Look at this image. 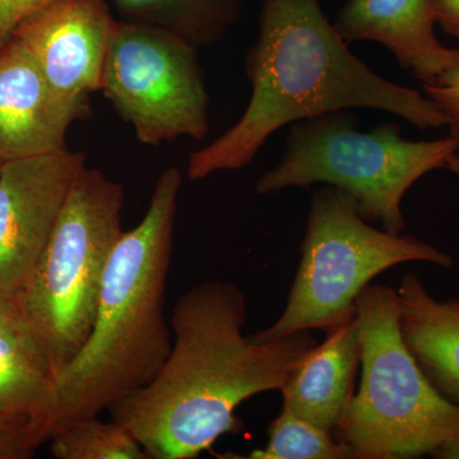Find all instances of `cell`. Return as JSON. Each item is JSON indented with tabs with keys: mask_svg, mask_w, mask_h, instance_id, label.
Listing matches in <instances>:
<instances>
[{
	"mask_svg": "<svg viewBox=\"0 0 459 459\" xmlns=\"http://www.w3.org/2000/svg\"><path fill=\"white\" fill-rule=\"evenodd\" d=\"M84 166L83 153L68 148L2 165L0 291L16 295L25 286Z\"/></svg>",
	"mask_w": 459,
	"mask_h": 459,
	"instance_id": "cell-9",
	"label": "cell"
},
{
	"mask_svg": "<svg viewBox=\"0 0 459 459\" xmlns=\"http://www.w3.org/2000/svg\"><path fill=\"white\" fill-rule=\"evenodd\" d=\"M246 71L249 104L231 128L192 152L186 169L192 181L241 170L273 133L332 111L371 108L419 129L446 126L424 92L386 80L352 54L319 0H263Z\"/></svg>",
	"mask_w": 459,
	"mask_h": 459,
	"instance_id": "cell-2",
	"label": "cell"
},
{
	"mask_svg": "<svg viewBox=\"0 0 459 459\" xmlns=\"http://www.w3.org/2000/svg\"><path fill=\"white\" fill-rule=\"evenodd\" d=\"M361 379L334 437L358 459L430 455L459 437V404L435 389L402 337L397 290L370 285L356 300Z\"/></svg>",
	"mask_w": 459,
	"mask_h": 459,
	"instance_id": "cell-5",
	"label": "cell"
},
{
	"mask_svg": "<svg viewBox=\"0 0 459 459\" xmlns=\"http://www.w3.org/2000/svg\"><path fill=\"white\" fill-rule=\"evenodd\" d=\"M54 0H0V47L11 40L16 27Z\"/></svg>",
	"mask_w": 459,
	"mask_h": 459,
	"instance_id": "cell-21",
	"label": "cell"
},
{
	"mask_svg": "<svg viewBox=\"0 0 459 459\" xmlns=\"http://www.w3.org/2000/svg\"><path fill=\"white\" fill-rule=\"evenodd\" d=\"M404 343L440 394L459 404V299L437 300L415 274L397 289Z\"/></svg>",
	"mask_w": 459,
	"mask_h": 459,
	"instance_id": "cell-14",
	"label": "cell"
},
{
	"mask_svg": "<svg viewBox=\"0 0 459 459\" xmlns=\"http://www.w3.org/2000/svg\"><path fill=\"white\" fill-rule=\"evenodd\" d=\"M449 171H452L453 174L459 179V151L455 153V155L451 156V159L446 162V168Z\"/></svg>",
	"mask_w": 459,
	"mask_h": 459,
	"instance_id": "cell-24",
	"label": "cell"
},
{
	"mask_svg": "<svg viewBox=\"0 0 459 459\" xmlns=\"http://www.w3.org/2000/svg\"><path fill=\"white\" fill-rule=\"evenodd\" d=\"M421 87L442 111L452 137L459 142V66Z\"/></svg>",
	"mask_w": 459,
	"mask_h": 459,
	"instance_id": "cell-20",
	"label": "cell"
},
{
	"mask_svg": "<svg viewBox=\"0 0 459 459\" xmlns=\"http://www.w3.org/2000/svg\"><path fill=\"white\" fill-rule=\"evenodd\" d=\"M40 446L31 419L0 415V459H29Z\"/></svg>",
	"mask_w": 459,
	"mask_h": 459,
	"instance_id": "cell-19",
	"label": "cell"
},
{
	"mask_svg": "<svg viewBox=\"0 0 459 459\" xmlns=\"http://www.w3.org/2000/svg\"><path fill=\"white\" fill-rule=\"evenodd\" d=\"M281 389L282 410L333 434L355 394L361 362L360 327L356 316L328 329Z\"/></svg>",
	"mask_w": 459,
	"mask_h": 459,
	"instance_id": "cell-13",
	"label": "cell"
},
{
	"mask_svg": "<svg viewBox=\"0 0 459 459\" xmlns=\"http://www.w3.org/2000/svg\"><path fill=\"white\" fill-rule=\"evenodd\" d=\"M268 443L250 459H358L351 446L307 420L282 410L267 429Z\"/></svg>",
	"mask_w": 459,
	"mask_h": 459,
	"instance_id": "cell-18",
	"label": "cell"
},
{
	"mask_svg": "<svg viewBox=\"0 0 459 459\" xmlns=\"http://www.w3.org/2000/svg\"><path fill=\"white\" fill-rule=\"evenodd\" d=\"M247 299L230 281H207L180 296L164 367L150 385L111 407L150 459H195L238 434L243 402L281 391L316 346L312 331L256 342L244 336Z\"/></svg>",
	"mask_w": 459,
	"mask_h": 459,
	"instance_id": "cell-1",
	"label": "cell"
},
{
	"mask_svg": "<svg viewBox=\"0 0 459 459\" xmlns=\"http://www.w3.org/2000/svg\"><path fill=\"white\" fill-rule=\"evenodd\" d=\"M459 142L452 137L411 141L400 124L380 123L359 129L350 110L332 111L290 126L279 164L261 175L259 195H276L316 184L351 195L368 222L402 234L406 220L402 202L411 186L434 170L446 169Z\"/></svg>",
	"mask_w": 459,
	"mask_h": 459,
	"instance_id": "cell-4",
	"label": "cell"
},
{
	"mask_svg": "<svg viewBox=\"0 0 459 459\" xmlns=\"http://www.w3.org/2000/svg\"><path fill=\"white\" fill-rule=\"evenodd\" d=\"M49 443L57 459H150L128 428L117 420L102 421L99 415L69 422Z\"/></svg>",
	"mask_w": 459,
	"mask_h": 459,
	"instance_id": "cell-17",
	"label": "cell"
},
{
	"mask_svg": "<svg viewBox=\"0 0 459 459\" xmlns=\"http://www.w3.org/2000/svg\"><path fill=\"white\" fill-rule=\"evenodd\" d=\"M2 165H3V162H2V161H0V168H2Z\"/></svg>",
	"mask_w": 459,
	"mask_h": 459,
	"instance_id": "cell-25",
	"label": "cell"
},
{
	"mask_svg": "<svg viewBox=\"0 0 459 459\" xmlns=\"http://www.w3.org/2000/svg\"><path fill=\"white\" fill-rule=\"evenodd\" d=\"M119 20L160 27L193 47L219 44L241 18L243 0H108Z\"/></svg>",
	"mask_w": 459,
	"mask_h": 459,
	"instance_id": "cell-16",
	"label": "cell"
},
{
	"mask_svg": "<svg viewBox=\"0 0 459 459\" xmlns=\"http://www.w3.org/2000/svg\"><path fill=\"white\" fill-rule=\"evenodd\" d=\"M53 383L16 295L0 291V415L31 419L36 430Z\"/></svg>",
	"mask_w": 459,
	"mask_h": 459,
	"instance_id": "cell-15",
	"label": "cell"
},
{
	"mask_svg": "<svg viewBox=\"0 0 459 459\" xmlns=\"http://www.w3.org/2000/svg\"><path fill=\"white\" fill-rule=\"evenodd\" d=\"M117 22L108 0H54L33 12L12 38L29 50L51 89L71 104L90 108Z\"/></svg>",
	"mask_w": 459,
	"mask_h": 459,
	"instance_id": "cell-10",
	"label": "cell"
},
{
	"mask_svg": "<svg viewBox=\"0 0 459 459\" xmlns=\"http://www.w3.org/2000/svg\"><path fill=\"white\" fill-rule=\"evenodd\" d=\"M333 25L347 44L383 45L421 84L459 66V49L435 33L433 0H347Z\"/></svg>",
	"mask_w": 459,
	"mask_h": 459,
	"instance_id": "cell-12",
	"label": "cell"
},
{
	"mask_svg": "<svg viewBox=\"0 0 459 459\" xmlns=\"http://www.w3.org/2000/svg\"><path fill=\"white\" fill-rule=\"evenodd\" d=\"M91 108L57 96L29 50L14 38L0 47V161L66 150L68 129Z\"/></svg>",
	"mask_w": 459,
	"mask_h": 459,
	"instance_id": "cell-11",
	"label": "cell"
},
{
	"mask_svg": "<svg viewBox=\"0 0 459 459\" xmlns=\"http://www.w3.org/2000/svg\"><path fill=\"white\" fill-rule=\"evenodd\" d=\"M124 202L122 184L84 166L49 243L16 294L54 380L90 336L105 271L124 232Z\"/></svg>",
	"mask_w": 459,
	"mask_h": 459,
	"instance_id": "cell-6",
	"label": "cell"
},
{
	"mask_svg": "<svg viewBox=\"0 0 459 459\" xmlns=\"http://www.w3.org/2000/svg\"><path fill=\"white\" fill-rule=\"evenodd\" d=\"M435 23L459 40V0H433Z\"/></svg>",
	"mask_w": 459,
	"mask_h": 459,
	"instance_id": "cell-22",
	"label": "cell"
},
{
	"mask_svg": "<svg viewBox=\"0 0 459 459\" xmlns=\"http://www.w3.org/2000/svg\"><path fill=\"white\" fill-rule=\"evenodd\" d=\"M181 184L179 169H166L143 219L115 246L90 336L57 374L36 422L41 446L69 422L144 388L164 367L172 346L165 296Z\"/></svg>",
	"mask_w": 459,
	"mask_h": 459,
	"instance_id": "cell-3",
	"label": "cell"
},
{
	"mask_svg": "<svg viewBox=\"0 0 459 459\" xmlns=\"http://www.w3.org/2000/svg\"><path fill=\"white\" fill-rule=\"evenodd\" d=\"M300 252L285 309L273 325L250 336L256 342L295 332H327L347 322L365 287L395 265H453L451 255L421 238L373 228L351 195L328 186L314 192Z\"/></svg>",
	"mask_w": 459,
	"mask_h": 459,
	"instance_id": "cell-7",
	"label": "cell"
},
{
	"mask_svg": "<svg viewBox=\"0 0 459 459\" xmlns=\"http://www.w3.org/2000/svg\"><path fill=\"white\" fill-rule=\"evenodd\" d=\"M100 91L148 146L201 141L210 131L198 49L168 30L117 20Z\"/></svg>",
	"mask_w": 459,
	"mask_h": 459,
	"instance_id": "cell-8",
	"label": "cell"
},
{
	"mask_svg": "<svg viewBox=\"0 0 459 459\" xmlns=\"http://www.w3.org/2000/svg\"><path fill=\"white\" fill-rule=\"evenodd\" d=\"M430 457L437 459H459V437L440 446L431 453Z\"/></svg>",
	"mask_w": 459,
	"mask_h": 459,
	"instance_id": "cell-23",
	"label": "cell"
}]
</instances>
